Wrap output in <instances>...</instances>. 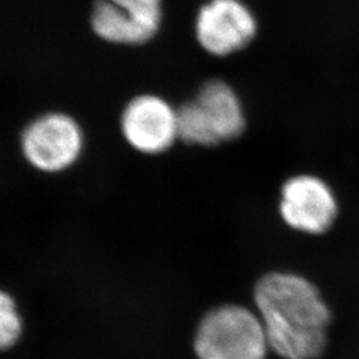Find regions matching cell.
Listing matches in <instances>:
<instances>
[{
    "mask_svg": "<svg viewBox=\"0 0 359 359\" xmlns=\"http://www.w3.org/2000/svg\"><path fill=\"white\" fill-rule=\"evenodd\" d=\"M268 345L283 359H317L325 350L332 314L318 289L289 273L264 276L255 289Z\"/></svg>",
    "mask_w": 359,
    "mask_h": 359,
    "instance_id": "cell-1",
    "label": "cell"
},
{
    "mask_svg": "<svg viewBox=\"0 0 359 359\" xmlns=\"http://www.w3.org/2000/svg\"><path fill=\"white\" fill-rule=\"evenodd\" d=\"M244 129L241 102L236 92L219 80L205 83L197 97L177 111L179 139L188 144L217 145L237 139Z\"/></svg>",
    "mask_w": 359,
    "mask_h": 359,
    "instance_id": "cell-2",
    "label": "cell"
},
{
    "mask_svg": "<svg viewBox=\"0 0 359 359\" xmlns=\"http://www.w3.org/2000/svg\"><path fill=\"white\" fill-rule=\"evenodd\" d=\"M268 348L259 317L236 305L209 311L194 338L198 359H264Z\"/></svg>",
    "mask_w": 359,
    "mask_h": 359,
    "instance_id": "cell-3",
    "label": "cell"
},
{
    "mask_svg": "<svg viewBox=\"0 0 359 359\" xmlns=\"http://www.w3.org/2000/svg\"><path fill=\"white\" fill-rule=\"evenodd\" d=\"M22 148L32 167L43 172H59L71 167L79 158L83 133L72 117L48 114L27 127Z\"/></svg>",
    "mask_w": 359,
    "mask_h": 359,
    "instance_id": "cell-4",
    "label": "cell"
},
{
    "mask_svg": "<svg viewBox=\"0 0 359 359\" xmlns=\"http://www.w3.org/2000/svg\"><path fill=\"white\" fill-rule=\"evenodd\" d=\"M256 32V18L240 0H209L196 20L198 43L215 56L243 50Z\"/></svg>",
    "mask_w": 359,
    "mask_h": 359,
    "instance_id": "cell-5",
    "label": "cell"
},
{
    "mask_svg": "<svg viewBox=\"0 0 359 359\" xmlns=\"http://www.w3.org/2000/svg\"><path fill=\"white\" fill-rule=\"evenodd\" d=\"M161 18V0H96L90 23L107 41L142 44L156 35Z\"/></svg>",
    "mask_w": 359,
    "mask_h": 359,
    "instance_id": "cell-6",
    "label": "cell"
},
{
    "mask_svg": "<svg viewBox=\"0 0 359 359\" xmlns=\"http://www.w3.org/2000/svg\"><path fill=\"white\" fill-rule=\"evenodd\" d=\"M280 212L283 221L295 231L321 234L333 225L338 206L334 193L323 180L301 175L285 182Z\"/></svg>",
    "mask_w": 359,
    "mask_h": 359,
    "instance_id": "cell-7",
    "label": "cell"
},
{
    "mask_svg": "<svg viewBox=\"0 0 359 359\" xmlns=\"http://www.w3.org/2000/svg\"><path fill=\"white\" fill-rule=\"evenodd\" d=\"M121 129L135 149L147 154H161L179 139L177 111L158 96L142 95L124 109Z\"/></svg>",
    "mask_w": 359,
    "mask_h": 359,
    "instance_id": "cell-8",
    "label": "cell"
},
{
    "mask_svg": "<svg viewBox=\"0 0 359 359\" xmlns=\"http://www.w3.org/2000/svg\"><path fill=\"white\" fill-rule=\"evenodd\" d=\"M23 323L13 297L0 290V350L13 347L22 335Z\"/></svg>",
    "mask_w": 359,
    "mask_h": 359,
    "instance_id": "cell-9",
    "label": "cell"
}]
</instances>
